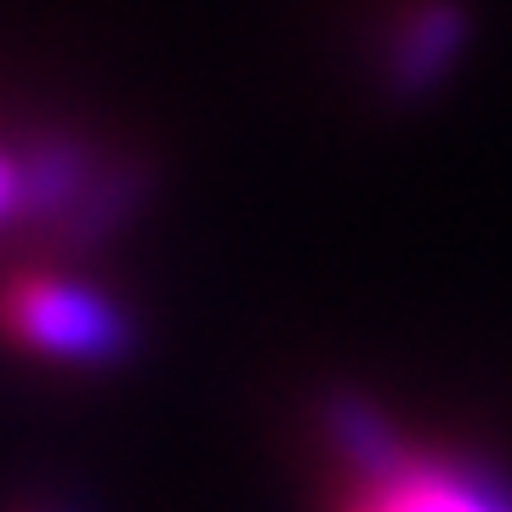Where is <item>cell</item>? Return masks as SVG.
I'll use <instances>...</instances> for the list:
<instances>
[{
  "label": "cell",
  "mask_w": 512,
  "mask_h": 512,
  "mask_svg": "<svg viewBox=\"0 0 512 512\" xmlns=\"http://www.w3.org/2000/svg\"><path fill=\"white\" fill-rule=\"evenodd\" d=\"M330 512H512L484 478L461 473L456 461L421 456L404 444L393 461L353 473L342 501Z\"/></svg>",
  "instance_id": "obj_2"
},
{
  "label": "cell",
  "mask_w": 512,
  "mask_h": 512,
  "mask_svg": "<svg viewBox=\"0 0 512 512\" xmlns=\"http://www.w3.org/2000/svg\"><path fill=\"white\" fill-rule=\"evenodd\" d=\"M23 512H52V507H23Z\"/></svg>",
  "instance_id": "obj_5"
},
{
  "label": "cell",
  "mask_w": 512,
  "mask_h": 512,
  "mask_svg": "<svg viewBox=\"0 0 512 512\" xmlns=\"http://www.w3.org/2000/svg\"><path fill=\"white\" fill-rule=\"evenodd\" d=\"M467 52V12L461 0H404L399 18L387 23L382 35V57H376V74H382V92L393 103H416V97H433L450 80V69Z\"/></svg>",
  "instance_id": "obj_3"
},
{
  "label": "cell",
  "mask_w": 512,
  "mask_h": 512,
  "mask_svg": "<svg viewBox=\"0 0 512 512\" xmlns=\"http://www.w3.org/2000/svg\"><path fill=\"white\" fill-rule=\"evenodd\" d=\"M23 217V154L0 143V228Z\"/></svg>",
  "instance_id": "obj_4"
},
{
  "label": "cell",
  "mask_w": 512,
  "mask_h": 512,
  "mask_svg": "<svg viewBox=\"0 0 512 512\" xmlns=\"http://www.w3.org/2000/svg\"><path fill=\"white\" fill-rule=\"evenodd\" d=\"M0 348L63 370L126 365L137 325L109 291L63 268H0Z\"/></svg>",
  "instance_id": "obj_1"
}]
</instances>
